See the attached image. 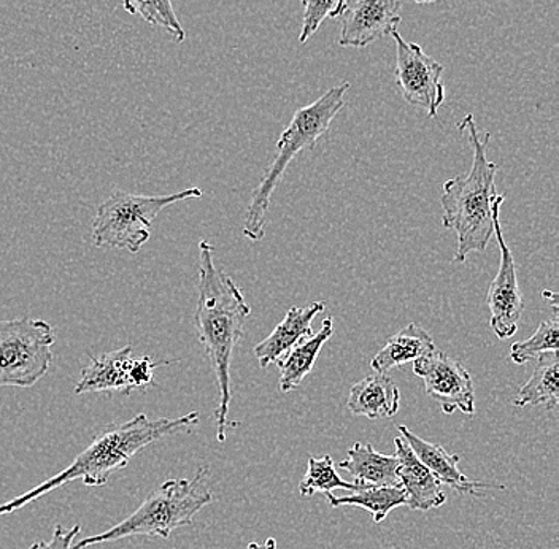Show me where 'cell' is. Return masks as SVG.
<instances>
[{"mask_svg":"<svg viewBox=\"0 0 559 549\" xmlns=\"http://www.w3.org/2000/svg\"><path fill=\"white\" fill-rule=\"evenodd\" d=\"M198 307L194 326L219 391L218 407L215 410L216 437L225 442L229 428L230 363L234 351L243 337L245 321L251 314V307L245 302L242 291L229 275L215 264V248L207 240L199 243Z\"/></svg>","mask_w":559,"mask_h":549,"instance_id":"1","label":"cell"},{"mask_svg":"<svg viewBox=\"0 0 559 549\" xmlns=\"http://www.w3.org/2000/svg\"><path fill=\"white\" fill-rule=\"evenodd\" d=\"M199 413L191 411L180 418L150 419L145 413H139L121 425L108 426L91 445L83 450L72 464L55 477L48 478L31 491L0 503V516L12 515L16 510L33 503L34 500L50 494L70 481L82 480L87 488H100L107 485L111 475L128 467L132 457L146 446L159 442L173 433L187 432L198 426Z\"/></svg>","mask_w":559,"mask_h":549,"instance_id":"2","label":"cell"},{"mask_svg":"<svg viewBox=\"0 0 559 549\" xmlns=\"http://www.w3.org/2000/svg\"><path fill=\"white\" fill-rule=\"evenodd\" d=\"M457 131L466 135L472 148V167L466 175H456L443 183L442 224L457 237L454 262H466L471 253L487 250L495 237V215L501 210L504 195L496 191L498 164L488 159L491 135L481 134L474 115L463 118Z\"/></svg>","mask_w":559,"mask_h":549,"instance_id":"3","label":"cell"},{"mask_svg":"<svg viewBox=\"0 0 559 549\" xmlns=\"http://www.w3.org/2000/svg\"><path fill=\"white\" fill-rule=\"evenodd\" d=\"M349 83L331 87L320 99L307 107L299 108L288 128L277 142V155L265 170L261 183L251 194V202L245 213L243 236L251 241H260L265 234V218L271 208V199L292 160L304 150H312L318 140L326 134L331 122L344 108L345 94Z\"/></svg>","mask_w":559,"mask_h":549,"instance_id":"4","label":"cell"},{"mask_svg":"<svg viewBox=\"0 0 559 549\" xmlns=\"http://www.w3.org/2000/svg\"><path fill=\"white\" fill-rule=\"evenodd\" d=\"M207 478L209 468L202 467L191 480L174 478L164 481L132 515L103 534L76 541L72 549H86L91 545L110 544L135 535L169 540L174 530L190 526L194 516L212 503V492L205 486Z\"/></svg>","mask_w":559,"mask_h":549,"instance_id":"5","label":"cell"},{"mask_svg":"<svg viewBox=\"0 0 559 549\" xmlns=\"http://www.w3.org/2000/svg\"><path fill=\"white\" fill-rule=\"evenodd\" d=\"M202 189L190 188L169 195L129 194L115 191L97 208L93 224V243L139 253L152 237V224L167 206L190 199H201Z\"/></svg>","mask_w":559,"mask_h":549,"instance_id":"6","label":"cell"},{"mask_svg":"<svg viewBox=\"0 0 559 549\" xmlns=\"http://www.w3.org/2000/svg\"><path fill=\"white\" fill-rule=\"evenodd\" d=\"M56 332L50 323L29 317L0 320V387L27 390L52 362Z\"/></svg>","mask_w":559,"mask_h":549,"instance_id":"7","label":"cell"},{"mask_svg":"<svg viewBox=\"0 0 559 549\" xmlns=\"http://www.w3.org/2000/svg\"><path fill=\"white\" fill-rule=\"evenodd\" d=\"M396 44V70L394 79L405 103L423 108L429 118H436L440 105L445 103L443 65L415 41H407L394 31L391 34Z\"/></svg>","mask_w":559,"mask_h":549,"instance_id":"8","label":"cell"},{"mask_svg":"<svg viewBox=\"0 0 559 549\" xmlns=\"http://www.w3.org/2000/svg\"><path fill=\"white\" fill-rule=\"evenodd\" d=\"M414 373L421 378L426 394L439 402L445 415L456 410L474 415V380L463 363L435 348L414 362Z\"/></svg>","mask_w":559,"mask_h":549,"instance_id":"9","label":"cell"},{"mask_svg":"<svg viewBox=\"0 0 559 549\" xmlns=\"http://www.w3.org/2000/svg\"><path fill=\"white\" fill-rule=\"evenodd\" d=\"M495 236L501 250L498 275L489 285L487 306L491 318L489 326L499 341L513 337L519 331L520 318L524 310V300L519 285L515 259L504 239L499 212L495 215Z\"/></svg>","mask_w":559,"mask_h":549,"instance_id":"10","label":"cell"},{"mask_svg":"<svg viewBox=\"0 0 559 549\" xmlns=\"http://www.w3.org/2000/svg\"><path fill=\"white\" fill-rule=\"evenodd\" d=\"M401 0H345L338 45L366 48L393 34L401 24Z\"/></svg>","mask_w":559,"mask_h":549,"instance_id":"11","label":"cell"},{"mask_svg":"<svg viewBox=\"0 0 559 549\" xmlns=\"http://www.w3.org/2000/svg\"><path fill=\"white\" fill-rule=\"evenodd\" d=\"M397 429H400L402 439L414 451L415 456L435 474L437 480L442 482V485L450 486V488L461 492V494L471 496H480L485 489H501V491H506V486L471 480L469 477H466L460 470V465H457L461 461L457 454L449 453L445 447L437 445V443L419 439L407 426L401 425Z\"/></svg>","mask_w":559,"mask_h":549,"instance_id":"12","label":"cell"},{"mask_svg":"<svg viewBox=\"0 0 559 549\" xmlns=\"http://www.w3.org/2000/svg\"><path fill=\"white\" fill-rule=\"evenodd\" d=\"M397 457V475L405 492V505L411 510L429 512L447 502L443 485L431 470L415 456L402 437L394 440Z\"/></svg>","mask_w":559,"mask_h":549,"instance_id":"13","label":"cell"},{"mask_svg":"<svg viewBox=\"0 0 559 549\" xmlns=\"http://www.w3.org/2000/svg\"><path fill=\"white\" fill-rule=\"evenodd\" d=\"M324 309L326 302L323 300H317L302 309L292 307L272 334L254 346V356L261 369H267L271 363L280 361L302 338L313 335L312 321L318 314L323 313Z\"/></svg>","mask_w":559,"mask_h":549,"instance_id":"14","label":"cell"},{"mask_svg":"<svg viewBox=\"0 0 559 549\" xmlns=\"http://www.w3.org/2000/svg\"><path fill=\"white\" fill-rule=\"evenodd\" d=\"M134 362L131 346L91 356L90 362L82 370L79 383L75 384V394L87 393H132L131 366Z\"/></svg>","mask_w":559,"mask_h":549,"instance_id":"15","label":"cell"},{"mask_svg":"<svg viewBox=\"0 0 559 549\" xmlns=\"http://www.w3.org/2000/svg\"><path fill=\"white\" fill-rule=\"evenodd\" d=\"M348 410L369 419L393 418L401 407V393L386 373H373L353 384Z\"/></svg>","mask_w":559,"mask_h":549,"instance_id":"16","label":"cell"},{"mask_svg":"<svg viewBox=\"0 0 559 549\" xmlns=\"http://www.w3.org/2000/svg\"><path fill=\"white\" fill-rule=\"evenodd\" d=\"M348 457L338 464L352 475L358 488L367 486H401L396 454L379 453L372 445L356 442L347 451Z\"/></svg>","mask_w":559,"mask_h":549,"instance_id":"17","label":"cell"},{"mask_svg":"<svg viewBox=\"0 0 559 549\" xmlns=\"http://www.w3.org/2000/svg\"><path fill=\"white\" fill-rule=\"evenodd\" d=\"M334 335V320L328 317L321 323L320 331L313 332L310 337L302 338L296 346H293L278 363L280 380L278 390L282 393H289L296 390L306 380V377L312 372L314 362L320 356L321 348Z\"/></svg>","mask_w":559,"mask_h":549,"instance_id":"18","label":"cell"},{"mask_svg":"<svg viewBox=\"0 0 559 549\" xmlns=\"http://www.w3.org/2000/svg\"><path fill=\"white\" fill-rule=\"evenodd\" d=\"M436 348L431 335L418 324L411 323L388 338L386 345L370 361L376 373H388L396 367L417 361Z\"/></svg>","mask_w":559,"mask_h":549,"instance_id":"19","label":"cell"},{"mask_svg":"<svg viewBox=\"0 0 559 549\" xmlns=\"http://www.w3.org/2000/svg\"><path fill=\"white\" fill-rule=\"evenodd\" d=\"M533 375L520 387L513 405H542L547 410H555L559 402V361L557 353H545L534 361Z\"/></svg>","mask_w":559,"mask_h":549,"instance_id":"20","label":"cell"},{"mask_svg":"<svg viewBox=\"0 0 559 549\" xmlns=\"http://www.w3.org/2000/svg\"><path fill=\"white\" fill-rule=\"evenodd\" d=\"M326 498L332 509L361 506L373 516L376 523H383L394 509L405 505V492L401 486H367L345 498H337L332 492H328Z\"/></svg>","mask_w":559,"mask_h":549,"instance_id":"21","label":"cell"},{"mask_svg":"<svg viewBox=\"0 0 559 549\" xmlns=\"http://www.w3.org/2000/svg\"><path fill=\"white\" fill-rule=\"evenodd\" d=\"M334 489H348V491H358V486L355 482L345 481L341 475L335 470L334 460L331 456L309 457L307 464V472L304 475L302 481L299 485V492L302 498H312L317 492L334 491Z\"/></svg>","mask_w":559,"mask_h":549,"instance_id":"22","label":"cell"},{"mask_svg":"<svg viewBox=\"0 0 559 549\" xmlns=\"http://www.w3.org/2000/svg\"><path fill=\"white\" fill-rule=\"evenodd\" d=\"M122 9L131 15L142 17L152 26L163 27L180 44L187 38V33L175 13L173 0H122Z\"/></svg>","mask_w":559,"mask_h":549,"instance_id":"23","label":"cell"},{"mask_svg":"<svg viewBox=\"0 0 559 549\" xmlns=\"http://www.w3.org/2000/svg\"><path fill=\"white\" fill-rule=\"evenodd\" d=\"M559 341L558 314L551 320L542 321L537 331L523 342H515L510 348V359L519 366L536 361L545 353H557Z\"/></svg>","mask_w":559,"mask_h":549,"instance_id":"24","label":"cell"},{"mask_svg":"<svg viewBox=\"0 0 559 549\" xmlns=\"http://www.w3.org/2000/svg\"><path fill=\"white\" fill-rule=\"evenodd\" d=\"M300 2L304 7V21L299 41L307 44L328 17L334 20L341 16L345 0H300Z\"/></svg>","mask_w":559,"mask_h":549,"instance_id":"25","label":"cell"},{"mask_svg":"<svg viewBox=\"0 0 559 549\" xmlns=\"http://www.w3.org/2000/svg\"><path fill=\"white\" fill-rule=\"evenodd\" d=\"M160 363L167 362H155L152 359V356H143V358L135 359L131 366V372H129V377H131L132 390H145V387L152 386L155 384V369L159 367Z\"/></svg>","mask_w":559,"mask_h":549,"instance_id":"26","label":"cell"},{"mask_svg":"<svg viewBox=\"0 0 559 549\" xmlns=\"http://www.w3.org/2000/svg\"><path fill=\"white\" fill-rule=\"evenodd\" d=\"M80 530H82V527L79 524H75L72 529L56 526L50 541H35L29 549H72V545L75 544V538L79 537Z\"/></svg>","mask_w":559,"mask_h":549,"instance_id":"27","label":"cell"},{"mask_svg":"<svg viewBox=\"0 0 559 549\" xmlns=\"http://www.w3.org/2000/svg\"><path fill=\"white\" fill-rule=\"evenodd\" d=\"M542 297H544L545 302L550 303L554 314H558V294L554 291H544L542 293Z\"/></svg>","mask_w":559,"mask_h":549,"instance_id":"28","label":"cell"},{"mask_svg":"<svg viewBox=\"0 0 559 549\" xmlns=\"http://www.w3.org/2000/svg\"><path fill=\"white\" fill-rule=\"evenodd\" d=\"M247 549H277V540L271 537L265 540L264 545L257 544V541H251Z\"/></svg>","mask_w":559,"mask_h":549,"instance_id":"29","label":"cell"},{"mask_svg":"<svg viewBox=\"0 0 559 549\" xmlns=\"http://www.w3.org/2000/svg\"><path fill=\"white\" fill-rule=\"evenodd\" d=\"M414 2H417V3H435V2H440V0H414Z\"/></svg>","mask_w":559,"mask_h":549,"instance_id":"30","label":"cell"}]
</instances>
